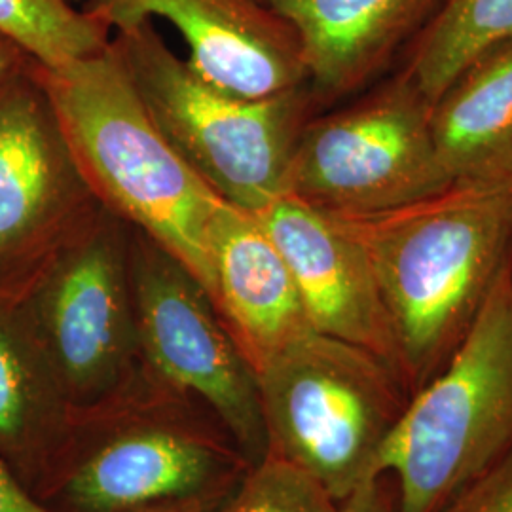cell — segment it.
<instances>
[{
	"mask_svg": "<svg viewBox=\"0 0 512 512\" xmlns=\"http://www.w3.org/2000/svg\"><path fill=\"white\" fill-rule=\"evenodd\" d=\"M249 469L215 414L143 363L114 397L74 412L35 497L50 512L219 509Z\"/></svg>",
	"mask_w": 512,
	"mask_h": 512,
	"instance_id": "1",
	"label": "cell"
},
{
	"mask_svg": "<svg viewBox=\"0 0 512 512\" xmlns=\"http://www.w3.org/2000/svg\"><path fill=\"white\" fill-rule=\"evenodd\" d=\"M338 219L370 258L414 393L446 365L512 256V186L450 184Z\"/></svg>",
	"mask_w": 512,
	"mask_h": 512,
	"instance_id": "2",
	"label": "cell"
},
{
	"mask_svg": "<svg viewBox=\"0 0 512 512\" xmlns=\"http://www.w3.org/2000/svg\"><path fill=\"white\" fill-rule=\"evenodd\" d=\"M37 73L101 207L175 256L211 296L207 230L224 200L156 126L112 44Z\"/></svg>",
	"mask_w": 512,
	"mask_h": 512,
	"instance_id": "3",
	"label": "cell"
},
{
	"mask_svg": "<svg viewBox=\"0 0 512 512\" xmlns=\"http://www.w3.org/2000/svg\"><path fill=\"white\" fill-rule=\"evenodd\" d=\"M512 450V256L446 365L414 391L374 465L397 512H439Z\"/></svg>",
	"mask_w": 512,
	"mask_h": 512,
	"instance_id": "4",
	"label": "cell"
},
{
	"mask_svg": "<svg viewBox=\"0 0 512 512\" xmlns=\"http://www.w3.org/2000/svg\"><path fill=\"white\" fill-rule=\"evenodd\" d=\"M112 44L156 126L224 202L256 215L285 194L317 97L310 84L262 99L226 92L175 54L152 19L114 31Z\"/></svg>",
	"mask_w": 512,
	"mask_h": 512,
	"instance_id": "5",
	"label": "cell"
},
{
	"mask_svg": "<svg viewBox=\"0 0 512 512\" xmlns=\"http://www.w3.org/2000/svg\"><path fill=\"white\" fill-rule=\"evenodd\" d=\"M268 454L315 478L338 503L366 480L410 399L368 349L311 330L256 372Z\"/></svg>",
	"mask_w": 512,
	"mask_h": 512,
	"instance_id": "6",
	"label": "cell"
},
{
	"mask_svg": "<svg viewBox=\"0 0 512 512\" xmlns=\"http://www.w3.org/2000/svg\"><path fill=\"white\" fill-rule=\"evenodd\" d=\"M14 298L74 412L105 403L143 368L129 226L105 207Z\"/></svg>",
	"mask_w": 512,
	"mask_h": 512,
	"instance_id": "7",
	"label": "cell"
},
{
	"mask_svg": "<svg viewBox=\"0 0 512 512\" xmlns=\"http://www.w3.org/2000/svg\"><path fill=\"white\" fill-rule=\"evenodd\" d=\"M431 133V103L404 76L302 129L285 194L334 217H363L450 186Z\"/></svg>",
	"mask_w": 512,
	"mask_h": 512,
	"instance_id": "8",
	"label": "cell"
},
{
	"mask_svg": "<svg viewBox=\"0 0 512 512\" xmlns=\"http://www.w3.org/2000/svg\"><path fill=\"white\" fill-rule=\"evenodd\" d=\"M129 274L143 363L165 384L207 406L251 467L260 463L268 454V440L255 368L202 283L133 228Z\"/></svg>",
	"mask_w": 512,
	"mask_h": 512,
	"instance_id": "9",
	"label": "cell"
},
{
	"mask_svg": "<svg viewBox=\"0 0 512 512\" xmlns=\"http://www.w3.org/2000/svg\"><path fill=\"white\" fill-rule=\"evenodd\" d=\"M101 209L33 61L0 95V296H18Z\"/></svg>",
	"mask_w": 512,
	"mask_h": 512,
	"instance_id": "10",
	"label": "cell"
},
{
	"mask_svg": "<svg viewBox=\"0 0 512 512\" xmlns=\"http://www.w3.org/2000/svg\"><path fill=\"white\" fill-rule=\"evenodd\" d=\"M110 31L167 19L188 46L186 61L215 86L249 99L310 84L293 25L266 0H86Z\"/></svg>",
	"mask_w": 512,
	"mask_h": 512,
	"instance_id": "11",
	"label": "cell"
},
{
	"mask_svg": "<svg viewBox=\"0 0 512 512\" xmlns=\"http://www.w3.org/2000/svg\"><path fill=\"white\" fill-rule=\"evenodd\" d=\"M256 217L285 258L313 330L368 349L406 384L370 258L344 220L291 194L279 196Z\"/></svg>",
	"mask_w": 512,
	"mask_h": 512,
	"instance_id": "12",
	"label": "cell"
},
{
	"mask_svg": "<svg viewBox=\"0 0 512 512\" xmlns=\"http://www.w3.org/2000/svg\"><path fill=\"white\" fill-rule=\"evenodd\" d=\"M211 300L258 372L313 330L293 274L255 213L222 203L207 230Z\"/></svg>",
	"mask_w": 512,
	"mask_h": 512,
	"instance_id": "13",
	"label": "cell"
},
{
	"mask_svg": "<svg viewBox=\"0 0 512 512\" xmlns=\"http://www.w3.org/2000/svg\"><path fill=\"white\" fill-rule=\"evenodd\" d=\"M442 0H272L300 38L311 90L336 97L359 90L408 48Z\"/></svg>",
	"mask_w": 512,
	"mask_h": 512,
	"instance_id": "14",
	"label": "cell"
},
{
	"mask_svg": "<svg viewBox=\"0 0 512 512\" xmlns=\"http://www.w3.org/2000/svg\"><path fill=\"white\" fill-rule=\"evenodd\" d=\"M73 416L74 408L16 298L0 296V461L33 497Z\"/></svg>",
	"mask_w": 512,
	"mask_h": 512,
	"instance_id": "15",
	"label": "cell"
},
{
	"mask_svg": "<svg viewBox=\"0 0 512 512\" xmlns=\"http://www.w3.org/2000/svg\"><path fill=\"white\" fill-rule=\"evenodd\" d=\"M431 133L450 183L512 186V37L484 50L440 93Z\"/></svg>",
	"mask_w": 512,
	"mask_h": 512,
	"instance_id": "16",
	"label": "cell"
},
{
	"mask_svg": "<svg viewBox=\"0 0 512 512\" xmlns=\"http://www.w3.org/2000/svg\"><path fill=\"white\" fill-rule=\"evenodd\" d=\"M512 37V0H442L406 48L404 76L433 105L475 57Z\"/></svg>",
	"mask_w": 512,
	"mask_h": 512,
	"instance_id": "17",
	"label": "cell"
},
{
	"mask_svg": "<svg viewBox=\"0 0 512 512\" xmlns=\"http://www.w3.org/2000/svg\"><path fill=\"white\" fill-rule=\"evenodd\" d=\"M0 35L46 69H61L107 48L112 31L71 0H0Z\"/></svg>",
	"mask_w": 512,
	"mask_h": 512,
	"instance_id": "18",
	"label": "cell"
},
{
	"mask_svg": "<svg viewBox=\"0 0 512 512\" xmlns=\"http://www.w3.org/2000/svg\"><path fill=\"white\" fill-rule=\"evenodd\" d=\"M340 507L315 478L266 454L215 512H340Z\"/></svg>",
	"mask_w": 512,
	"mask_h": 512,
	"instance_id": "19",
	"label": "cell"
},
{
	"mask_svg": "<svg viewBox=\"0 0 512 512\" xmlns=\"http://www.w3.org/2000/svg\"><path fill=\"white\" fill-rule=\"evenodd\" d=\"M439 512H512V450L461 488Z\"/></svg>",
	"mask_w": 512,
	"mask_h": 512,
	"instance_id": "20",
	"label": "cell"
},
{
	"mask_svg": "<svg viewBox=\"0 0 512 512\" xmlns=\"http://www.w3.org/2000/svg\"><path fill=\"white\" fill-rule=\"evenodd\" d=\"M340 512H397V490L389 475L366 480L342 503Z\"/></svg>",
	"mask_w": 512,
	"mask_h": 512,
	"instance_id": "21",
	"label": "cell"
},
{
	"mask_svg": "<svg viewBox=\"0 0 512 512\" xmlns=\"http://www.w3.org/2000/svg\"><path fill=\"white\" fill-rule=\"evenodd\" d=\"M0 512H50L29 494L0 461Z\"/></svg>",
	"mask_w": 512,
	"mask_h": 512,
	"instance_id": "22",
	"label": "cell"
},
{
	"mask_svg": "<svg viewBox=\"0 0 512 512\" xmlns=\"http://www.w3.org/2000/svg\"><path fill=\"white\" fill-rule=\"evenodd\" d=\"M35 59L21 50L18 44L10 38L0 35V95L18 78L25 73Z\"/></svg>",
	"mask_w": 512,
	"mask_h": 512,
	"instance_id": "23",
	"label": "cell"
},
{
	"mask_svg": "<svg viewBox=\"0 0 512 512\" xmlns=\"http://www.w3.org/2000/svg\"><path fill=\"white\" fill-rule=\"evenodd\" d=\"M217 507L211 505H181V507H167V509H158L150 512H215Z\"/></svg>",
	"mask_w": 512,
	"mask_h": 512,
	"instance_id": "24",
	"label": "cell"
},
{
	"mask_svg": "<svg viewBox=\"0 0 512 512\" xmlns=\"http://www.w3.org/2000/svg\"><path fill=\"white\" fill-rule=\"evenodd\" d=\"M266 2H268V4H272V0H266Z\"/></svg>",
	"mask_w": 512,
	"mask_h": 512,
	"instance_id": "25",
	"label": "cell"
},
{
	"mask_svg": "<svg viewBox=\"0 0 512 512\" xmlns=\"http://www.w3.org/2000/svg\"><path fill=\"white\" fill-rule=\"evenodd\" d=\"M71 2H78V0H71Z\"/></svg>",
	"mask_w": 512,
	"mask_h": 512,
	"instance_id": "26",
	"label": "cell"
}]
</instances>
